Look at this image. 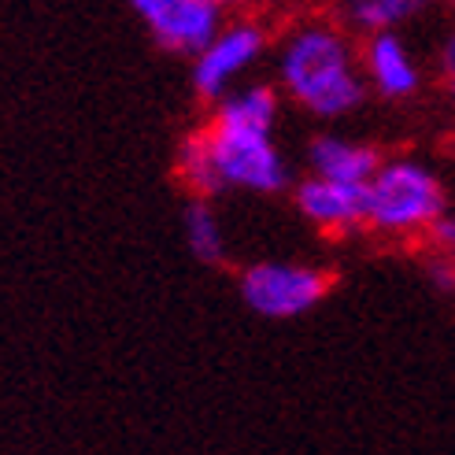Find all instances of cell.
I'll use <instances>...</instances> for the list:
<instances>
[{
  "mask_svg": "<svg viewBox=\"0 0 455 455\" xmlns=\"http://www.w3.org/2000/svg\"><path fill=\"white\" fill-rule=\"evenodd\" d=\"M282 78L289 93L315 116H345L363 100L348 44L326 27H307L289 41Z\"/></svg>",
  "mask_w": 455,
  "mask_h": 455,
  "instance_id": "obj_1",
  "label": "cell"
},
{
  "mask_svg": "<svg viewBox=\"0 0 455 455\" xmlns=\"http://www.w3.org/2000/svg\"><path fill=\"white\" fill-rule=\"evenodd\" d=\"M444 215L437 178L419 164H385L367 181V222L385 234H415Z\"/></svg>",
  "mask_w": 455,
  "mask_h": 455,
  "instance_id": "obj_2",
  "label": "cell"
},
{
  "mask_svg": "<svg viewBox=\"0 0 455 455\" xmlns=\"http://www.w3.org/2000/svg\"><path fill=\"white\" fill-rule=\"evenodd\" d=\"M208 141L222 186H241L252 193H275L285 186V164L270 141V130L219 119L208 130Z\"/></svg>",
  "mask_w": 455,
  "mask_h": 455,
  "instance_id": "obj_3",
  "label": "cell"
},
{
  "mask_svg": "<svg viewBox=\"0 0 455 455\" xmlns=\"http://www.w3.org/2000/svg\"><path fill=\"white\" fill-rule=\"evenodd\" d=\"M330 278L315 267L292 263H259L241 275V297L256 315L267 318H292L304 315L326 297Z\"/></svg>",
  "mask_w": 455,
  "mask_h": 455,
  "instance_id": "obj_4",
  "label": "cell"
},
{
  "mask_svg": "<svg viewBox=\"0 0 455 455\" xmlns=\"http://www.w3.org/2000/svg\"><path fill=\"white\" fill-rule=\"evenodd\" d=\"M263 49V34L256 27H234L219 34L208 49L196 56V67H193V85L200 97H219L226 82L234 75H241L248 63H252Z\"/></svg>",
  "mask_w": 455,
  "mask_h": 455,
  "instance_id": "obj_5",
  "label": "cell"
},
{
  "mask_svg": "<svg viewBox=\"0 0 455 455\" xmlns=\"http://www.w3.org/2000/svg\"><path fill=\"white\" fill-rule=\"evenodd\" d=\"M297 204L323 230H352V226L367 222V186H355V181L315 174L311 181L300 186Z\"/></svg>",
  "mask_w": 455,
  "mask_h": 455,
  "instance_id": "obj_6",
  "label": "cell"
},
{
  "mask_svg": "<svg viewBox=\"0 0 455 455\" xmlns=\"http://www.w3.org/2000/svg\"><path fill=\"white\" fill-rule=\"evenodd\" d=\"M219 0H178L167 12H159L148 27L164 49L200 56L219 37Z\"/></svg>",
  "mask_w": 455,
  "mask_h": 455,
  "instance_id": "obj_7",
  "label": "cell"
},
{
  "mask_svg": "<svg viewBox=\"0 0 455 455\" xmlns=\"http://www.w3.org/2000/svg\"><path fill=\"white\" fill-rule=\"evenodd\" d=\"M311 167L323 178H337V181H355V186H367L378 174V156L374 148H363L340 138H318L311 145Z\"/></svg>",
  "mask_w": 455,
  "mask_h": 455,
  "instance_id": "obj_8",
  "label": "cell"
},
{
  "mask_svg": "<svg viewBox=\"0 0 455 455\" xmlns=\"http://www.w3.org/2000/svg\"><path fill=\"white\" fill-rule=\"evenodd\" d=\"M367 67H371V78L381 89L385 97H411L415 85H419V71L407 49L393 37V34H378L367 49Z\"/></svg>",
  "mask_w": 455,
  "mask_h": 455,
  "instance_id": "obj_9",
  "label": "cell"
},
{
  "mask_svg": "<svg viewBox=\"0 0 455 455\" xmlns=\"http://www.w3.org/2000/svg\"><path fill=\"white\" fill-rule=\"evenodd\" d=\"M178 174L186 178V186L196 189L200 196L222 189V178H219V167H215L208 133H196V138H189L186 145H181V152H178Z\"/></svg>",
  "mask_w": 455,
  "mask_h": 455,
  "instance_id": "obj_10",
  "label": "cell"
},
{
  "mask_svg": "<svg viewBox=\"0 0 455 455\" xmlns=\"http://www.w3.org/2000/svg\"><path fill=\"white\" fill-rule=\"evenodd\" d=\"M275 116H278V100H275V93H270V89H263V85L244 89L241 97H230V100L222 104V111H219V119H226V123L263 126V130L275 126Z\"/></svg>",
  "mask_w": 455,
  "mask_h": 455,
  "instance_id": "obj_11",
  "label": "cell"
},
{
  "mask_svg": "<svg viewBox=\"0 0 455 455\" xmlns=\"http://www.w3.org/2000/svg\"><path fill=\"white\" fill-rule=\"evenodd\" d=\"M426 0H352V19L363 30H389L396 22L411 19Z\"/></svg>",
  "mask_w": 455,
  "mask_h": 455,
  "instance_id": "obj_12",
  "label": "cell"
},
{
  "mask_svg": "<svg viewBox=\"0 0 455 455\" xmlns=\"http://www.w3.org/2000/svg\"><path fill=\"white\" fill-rule=\"evenodd\" d=\"M186 237H189V248L193 256L204 259V263H219L222 259V234H219V222L215 215L204 208V204H193L186 212Z\"/></svg>",
  "mask_w": 455,
  "mask_h": 455,
  "instance_id": "obj_13",
  "label": "cell"
},
{
  "mask_svg": "<svg viewBox=\"0 0 455 455\" xmlns=\"http://www.w3.org/2000/svg\"><path fill=\"white\" fill-rule=\"evenodd\" d=\"M429 230H434L437 244L444 248V252H448V259H451V267H455V222H448V219H437L434 226H429Z\"/></svg>",
  "mask_w": 455,
  "mask_h": 455,
  "instance_id": "obj_14",
  "label": "cell"
},
{
  "mask_svg": "<svg viewBox=\"0 0 455 455\" xmlns=\"http://www.w3.org/2000/svg\"><path fill=\"white\" fill-rule=\"evenodd\" d=\"M133 8H138V15L145 19V22H152L159 12H167L171 4H178V0H130Z\"/></svg>",
  "mask_w": 455,
  "mask_h": 455,
  "instance_id": "obj_15",
  "label": "cell"
},
{
  "mask_svg": "<svg viewBox=\"0 0 455 455\" xmlns=\"http://www.w3.org/2000/svg\"><path fill=\"white\" fill-rule=\"evenodd\" d=\"M444 75H448V82L455 78V34H451L448 44H444Z\"/></svg>",
  "mask_w": 455,
  "mask_h": 455,
  "instance_id": "obj_16",
  "label": "cell"
},
{
  "mask_svg": "<svg viewBox=\"0 0 455 455\" xmlns=\"http://www.w3.org/2000/svg\"><path fill=\"white\" fill-rule=\"evenodd\" d=\"M219 4H237V0H219Z\"/></svg>",
  "mask_w": 455,
  "mask_h": 455,
  "instance_id": "obj_17",
  "label": "cell"
},
{
  "mask_svg": "<svg viewBox=\"0 0 455 455\" xmlns=\"http://www.w3.org/2000/svg\"><path fill=\"white\" fill-rule=\"evenodd\" d=\"M451 4H455V0H451Z\"/></svg>",
  "mask_w": 455,
  "mask_h": 455,
  "instance_id": "obj_18",
  "label": "cell"
}]
</instances>
